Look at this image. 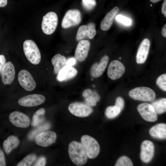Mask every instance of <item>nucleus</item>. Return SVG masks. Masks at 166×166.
I'll list each match as a JSON object with an SVG mask.
<instances>
[{"mask_svg":"<svg viewBox=\"0 0 166 166\" xmlns=\"http://www.w3.org/2000/svg\"><path fill=\"white\" fill-rule=\"evenodd\" d=\"M9 119L12 124L18 127L27 128L30 124L29 117L19 111H15L11 113L9 116Z\"/></svg>","mask_w":166,"mask_h":166,"instance_id":"obj_15","label":"nucleus"},{"mask_svg":"<svg viewBox=\"0 0 166 166\" xmlns=\"http://www.w3.org/2000/svg\"><path fill=\"white\" fill-rule=\"evenodd\" d=\"M76 61V60L75 58H69L66 61V65L72 66L74 65Z\"/></svg>","mask_w":166,"mask_h":166,"instance_id":"obj_39","label":"nucleus"},{"mask_svg":"<svg viewBox=\"0 0 166 166\" xmlns=\"http://www.w3.org/2000/svg\"><path fill=\"white\" fill-rule=\"evenodd\" d=\"M82 4L84 8L87 10H90L96 6V0H82Z\"/></svg>","mask_w":166,"mask_h":166,"instance_id":"obj_33","label":"nucleus"},{"mask_svg":"<svg viewBox=\"0 0 166 166\" xmlns=\"http://www.w3.org/2000/svg\"><path fill=\"white\" fill-rule=\"evenodd\" d=\"M154 146L153 143L148 140L143 141L140 146V157L144 162L148 163L152 159L154 155Z\"/></svg>","mask_w":166,"mask_h":166,"instance_id":"obj_13","label":"nucleus"},{"mask_svg":"<svg viewBox=\"0 0 166 166\" xmlns=\"http://www.w3.org/2000/svg\"><path fill=\"white\" fill-rule=\"evenodd\" d=\"M66 60L65 57L60 54L55 55L51 59V62L54 67V72L57 74L59 70L66 65Z\"/></svg>","mask_w":166,"mask_h":166,"instance_id":"obj_25","label":"nucleus"},{"mask_svg":"<svg viewBox=\"0 0 166 166\" xmlns=\"http://www.w3.org/2000/svg\"><path fill=\"white\" fill-rule=\"evenodd\" d=\"M90 46V43L88 40H82L78 43L75 50L74 56L76 60L79 62L84 61L88 54Z\"/></svg>","mask_w":166,"mask_h":166,"instance_id":"obj_16","label":"nucleus"},{"mask_svg":"<svg viewBox=\"0 0 166 166\" xmlns=\"http://www.w3.org/2000/svg\"><path fill=\"white\" fill-rule=\"evenodd\" d=\"M15 75L14 65L10 61L5 64L1 72L2 80L5 85H9L13 81Z\"/></svg>","mask_w":166,"mask_h":166,"instance_id":"obj_19","label":"nucleus"},{"mask_svg":"<svg viewBox=\"0 0 166 166\" xmlns=\"http://www.w3.org/2000/svg\"><path fill=\"white\" fill-rule=\"evenodd\" d=\"M115 19L126 26H130L132 24V21L130 19L121 14L117 15L115 18Z\"/></svg>","mask_w":166,"mask_h":166,"instance_id":"obj_34","label":"nucleus"},{"mask_svg":"<svg viewBox=\"0 0 166 166\" xmlns=\"http://www.w3.org/2000/svg\"><path fill=\"white\" fill-rule=\"evenodd\" d=\"M128 95L133 99L145 101H152L156 97V93L152 89L144 86L132 89L129 91Z\"/></svg>","mask_w":166,"mask_h":166,"instance_id":"obj_3","label":"nucleus"},{"mask_svg":"<svg viewBox=\"0 0 166 166\" xmlns=\"http://www.w3.org/2000/svg\"><path fill=\"white\" fill-rule=\"evenodd\" d=\"M151 105L157 114H160L166 111V99L162 98L152 102Z\"/></svg>","mask_w":166,"mask_h":166,"instance_id":"obj_26","label":"nucleus"},{"mask_svg":"<svg viewBox=\"0 0 166 166\" xmlns=\"http://www.w3.org/2000/svg\"><path fill=\"white\" fill-rule=\"evenodd\" d=\"M156 84L162 90L166 91V74L164 73L160 75L157 79Z\"/></svg>","mask_w":166,"mask_h":166,"instance_id":"obj_32","label":"nucleus"},{"mask_svg":"<svg viewBox=\"0 0 166 166\" xmlns=\"http://www.w3.org/2000/svg\"><path fill=\"white\" fill-rule=\"evenodd\" d=\"M115 166H132L133 165L132 161L129 158L126 156H123L118 159Z\"/></svg>","mask_w":166,"mask_h":166,"instance_id":"obj_31","label":"nucleus"},{"mask_svg":"<svg viewBox=\"0 0 166 166\" xmlns=\"http://www.w3.org/2000/svg\"><path fill=\"white\" fill-rule=\"evenodd\" d=\"M137 110L142 118L149 122H154L157 119V114L152 105L149 103H144L139 104Z\"/></svg>","mask_w":166,"mask_h":166,"instance_id":"obj_10","label":"nucleus"},{"mask_svg":"<svg viewBox=\"0 0 166 166\" xmlns=\"http://www.w3.org/2000/svg\"><path fill=\"white\" fill-rule=\"evenodd\" d=\"M24 54L28 60L32 64L37 65L41 60L40 50L35 43L31 40H27L23 44Z\"/></svg>","mask_w":166,"mask_h":166,"instance_id":"obj_2","label":"nucleus"},{"mask_svg":"<svg viewBox=\"0 0 166 166\" xmlns=\"http://www.w3.org/2000/svg\"><path fill=\"white\" fill-rule=\"evenodd\" d=\"M7 0H0V7H4L7 5Z\"/></svg>","mask_w":166,"mask_h":166,"instance_id":"obj_41","label":"nucleus"},{"mask_svg":"<svg viewBox=\"0 0 166 166\" xmlns=\"http://www.w3.org/2000/svg\"><path fill=\"white\" fill-rule=\"evenodd\" d=\"M36 159V156L34 154L28 155L25 157L17 165V166H31Z\"/></svg>","mask_w":166,"mask_h":166,"instance_id":"obj_29","label":"nucleus"},{"mask_svg":"<svg viewBox=\"0 0 166 166\" xmlns=\"http://www.w3.org/2000/svg\"><path fill=\"white\" fill-rule=\"evenodd\" d=\"M77 73V70L76 68L66 65L57 73V79L59 81H65L74 77Z\"/></svg>","mask_w":166,"mask_h":166,"instance_id":"obj_20","label":"nucleus"},{"mask_svg":"<svg viewBox=\"0 0 166 166\" xmlns=\"http://www.w3.org/2000/svg\"><path fill=\"white\" fill-rule=\"evenodd\" d=\"M81 141L88 158L93 159L97 156L100 152V147L96 140L89 135H84L81 136Z\"/></svg>","mask_w":166,"mask_h":166,"instance_id":"obj_4","label":"nucleus"},{"mask_svg":"<svg viewBox=\"0 0 166 166\" xmlns=\"http://www.w3.org/2000/svg\"><path fill=\"white\" fill-rule=\"evenodd\" d=\"M45 100V97L43 95L34 94L21 98L18 100V103L23 106L31 107L39 105L43 103Z\"/></svg>","mask_w":166,"mask_h":166,"instance_id":"obj_9","label":"nucleus"},{"mask_svg":"<svg viewBox=\"0 0 166 166\" xmlns=\"http://www.w3.org/2000/svg\"><path fill=\"white\" fill-rule=\"evenodd\" d=\"M149 132L151 136L155 138L164 139L166 138V124L161 123L157 124L152 127Z\"/></svg>","mask_w":166,"mask_h":166,"instance_id":"obj_22","label":"nucleus"},{"mask_svg":"<svg viewBox=\"0 0 166 166\" xmlns=\"http://www.w3.org/2000/svg\"><path fill=\"white\" fill-rule=\"evenodd\" d=\"M68 153L72 161L76 165H81L87 161L88 156L81 143L73 141L69 145Z\"/></svg>","mask_w":166,"mask_h":166,"instance_id":"obj_1","label":"nucleus"},{"mask_svg":"<svg viewBox=\"0 0 166 166\" xmlns=\"http://www.w3.org/2000/svg\"><path fill=\"white\" fill-rule=\"evenodd\" d=\"M46 160L44 157L40 158L34 166H43L46 164Z\"/></svg>","mask_w":166,"mask_h":166,"instance_id":"obj_36","label":"nucleus"},{"mask_svg":"<svg viewBox=\"0 0 166 166\" xmlns=\"http://www.w3.org/2000/svg\"><path fill=\"white\" fill-rule=\"evenodd\" d=\"M121 111L120 108L115 105L110 106L106 109L105 114L108 118L112 119L118 116Z\"/></svg>","mask_w":166,"mask_h":166,"instance_id":"obj_28","label":"nucleus"},{"mask_svg":"<svg viewBox=\"0 0 166 166\" xmlns=\"http://www.w3.org/2000/svg\"><path fill=\"white\" fill-rule=\"evenodd\" d=\"M162 35L164 37H166V24H165L161 30Z\"/></svg>","mask_w":166,"mask_h":166,"instance_id":"obj_42","label":"nucleus"},{"mask_svg":"<svg viewBox=\"0 0 166 166\" xmlns=\"http://www.w3.org/2000/svg\"><path fill=\"white\" fill-rule=\"evenodd\" d=\"M58 20L57 15L53 12H49L44 16L41 26L44 33L47 35L53 34L57 28Z\"/></svg>","mask_w":166,"mask_h":166,"instance_id":"obj_5","label":"nucleus"},{"mask_svg":"<svg viewBox=\"0 0 166 166\" xmlns=\"http://www.w3.org/2000/svg\"><path fill=\"white\" fill-rule=\"evenodd\" d=\"M18 80L21 86L27 91H32L36 87V83L32 76L26 70L22 69L19 72Z\"/></svg>","mask_w":166,"mask_h":166,"instance_id":"obj_8","label":"nucleus"},{"mask_svg":"<svg viewBox=\"0 0 166 166\" xmlns=\"http://www.w3.org/2000/svg\"><path fill=\"white\" fill-rule=\"evenodd\" d=\"M6 59L4 55L2 54L0 55V74L6 63Z\"/></svg>","mask_w":166,"mask_h":166,"instance_id":"obj_37","label":"nucleus"},{"mask_svg":"<svg viewBox=\"0 0 166 166\" xmlns=\"http://www.w3.org/2000/svg\"><path fill=\"white\" fill-rule=\"evenodd\" d=\"M45 113V110L41 108L37 110L34 114L32 122V125L34 126L37 125L42 122L44 119V115Z\"/></svg>","mask_w":166,"mask_h":166,"instance_id":"obj_27","label":"nucleus"},{"mask_svg":"<svg viewBox=\"0 0 166 166\" xmlns=\"http://www.w3.org/2000/svg\"><path fill=\"white\" fill-rule=\"evenodd\" d=\"M19 143V140L16 136H9L4 141L3 144V149L5 152L7 154H9L13 149L18 146Z\"/></svg>","mask_w":166,"mask_h":166,"instance_id":"obj_24","label":"nucleus"},{"mask_svg":"<svg viewBox=\"0 0 166 166\" xmlns=\"http://www.w3.org/2000/svg\"><path fill=\"white\" fill-rule=\"evenodd\" d=\"M81 14L77 9L68 10L64 16L61 23L62 27L66 29L77 25L81 22Z\"/></svg>","mask_w":166,"mask_h":166,"instance_id":"obj_6","label":"nucleus"},{"mask_svg":"<svg viewBox=\"0 0 166 166\" xmlns=\"http://www.w3.org/2000/svg\"><path fill=\"white\" fill-rule=\"evenodd\" d=\"M50 125L48 123L39 127L30 133L28 136L29 138L33 139L38 134L48 129Z\"/></svg>","mask_w":166,"mask_h":166,"instance_id":"obj_30","label":"nucleus"},{"mask_svg":"<svg viewBox=\"0 0 166 166\" xmlns=\"http://www.w3.org/2000/svg\"><path fill=\"white\" fill-rule=\"evenodd\" d=\"M150 1L153 3H155L158 2L161 0H150Z\"/></svg>","mask_w":166,"mask_h":166,"instance_id":"obj_43","label":"nucleus"},{"mask_svg":"<svg viewBox=\"0 0 166 166\" xmlns=\"http://www.w3.org/2000/svg\"><path fill=\"white\" fill-rule=\"evenodd\" d=\"M82 96L85 98L86 103L90 106L96 105L97 102L100 99V96L98 93L89 89L85 90L82 93Z\"/></svg>","mask_w":166,"mask_h":166,"instance_id":"obj_23","label":"nucleus"},{"mask_svg":"<svg viewBox=\"0 0 166 166\" xmlns=\"http://www.w3.org/2000/svg\"><path fill=\"white\" fill-rule=\"evenodd\" d=\"M151 6H152V5L151 4Z\"/></svg>","mask_w":166,"mask_h":166,"instance_id":"obj_44","label":"nucleus"},{"mask_svg":"<svg viewBox=\"0 0 166 166\" xmlns=\"http://www.w3.org/2000/svg\"><path fill=\"white\" fill-rule=\"evenodd\" d=\"M6 165V162L4 154L3 151L0 149V166Z\"/></svg>","mask_w":166,"mask_h":166,"instance_id":"obj_38","label":"nucleus"},{"mask_svg":"<svg viewBox=\"0 0 166 166\" xmlns=\"http://www.w3.org/2000/svg\"><path fill=\"white\" fill-rule=\"evenodd\" d=\"M150 46L149 40L146 38L140 43L136 56V62L138 64L144 63L146 61L149 52Z\"/></svg>","mask_w":166,"mask_h":166,"instance_id":"obj_17","label":"nucleus"},{"mask_svg":"<svg viewBox=\"0 0 166 166\" xmlns=\"http://www.w3.org/2000/svg\"><path fill=\"white\" fill-rule=\"evenodd\" d=\"M162 13L166 17V0H164L161 9Z\"/></svg>","mask_w":166,"mask_h":166,"instance_id":"obj_40","label":"nucleus"},{"mask_svg":"<svg viewBox=\"0 0 166 166\" xmlns=\"http://www.w3.org/2000/svg\"><path fill=\"white\" fill-rule=\"evenodd\" d=\"M109 57L106 55L101 58L99 62L94 63L90 68V73L93 77H100L104 72L108 64Z\"/></svg>","mask_w":166,"mask_h":166,"instance_id":"obj_18","label":"nucleus"},{"mask_svg":"<svg viewBox=\"0 0 166 166\" xmlns=\"http://www.w3.org/2000/svg\"><path fill=\"white\" fill-rule=\"evenodd\" d=\"M124 105V102L123 99L121 97H118L116 99L115 105L120 108L122 110Z\"/></svg>","mask_w":166,"mask_h":166,"instance_id":"obj_35","label":"nucleus"},{"mask_svg":"<svg viewBox=\"0 0 166 166\" xmlns=\"http://www.w3.org/2000/svg\"><path fill=\"white\" fill-rule=\"evenodd\" d=\"M119 10V7L115 6L106 14L100 23V28L102 30L106 31L110 28Z\"/></svg>","mask_w":166,"mask_h":166,"instance_id":"obj_21","label":"nucleus"},{"mask_svg":"<svg viewBox=\"0 0 166 166\" xmlns=\"http://www.w3.org/2000/svg\"><path fill=\"white\" fill-rule=\"evenodd\" d=\"M68 109L72 114L81 117L89 116L93 111L91 106L86 103L79 102L70 104L68 107Z\"/></svg>","mask_w":166,"mask_h":166,"instance_id":"obj_7","label":"nucleus"},{"mask_svg":"<svg viewBox=\"0 0 166 166\" xmlns=\"http://www.w3.org/2000/svg\"><path fill=\"white\" fill-rule=\"evenodd\" d=\"M57 138L56 133L53 131L43 132L37 135L35 141L38 145L43 147H48L53 143Z\"/></svg>","mask_w":166,"mask_h":166,"instance_id":"obj_12","label":"nucleus"},{"mask_svg":"<svg viewBox=\"0 0 166 166\" xmlns=\"http://www.w3.org/2000/svg\"><path fill=\"white\" fill-rule=\"evenodd\" d=\"M124 65L117 60L112 61L109 64L107 70V75L112 80L121 77L125 71Z\"/></svg>","mask_w":166,"mask_h":166,"instance_id":"obj_11","label":"nucleus"},{"mask_svg":"<svg viewBox=\"0 0 166 166\" xmlns=\"http://www.w3.org/2000/svg\"><path fill=\"white\" fill-rule=\"evenodd\" d=\"M96 33L95 24L90 22L79 27L77 32L76 39L78 41L83 40L85 38L92 39L95 36Z\"/></svg>","mask_w":166,"mask_h":166,"instance_id":"obj_14","label":"nucleus"}]
</instances>
